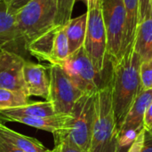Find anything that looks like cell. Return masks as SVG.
I'll return each mask as SVG.
<instances>
[{
	"mask_svg": "<svg viewBox=\"0 0 152 152\" xmlns=\"http://www.w3.org/2000/svg\"><path fill=\"white\" fill-rule=\"evenodd\" d=\"M142 62L141 57L133 47L127 49L118 60H106L103 77L111 90L112 107L118 134L127 113L142 92L140 75Z\"/></svg>",
	"mask_w": 152,
	"mask_h": 152,
	"instance_id": "1",
	"label": "cell"
},
{
	"mask_svg": "<svg viewBox=\"0 0 152 152\" xmlns=\"http://www.w3.org/2000/svg\"><path fill=\"white\" fill-rule=\"evenodd\" d=\"M118 131L114 118L111 90L103 78L95 93V112L89 152H118Z\"/></svg>",
	"mask_w": 152,
	"mask_h": 152,
	"instance_id": "2",
	"label": "cell"
},
{
	"mask_svg": "<svg viewBox=\"0 0 152 152\" xmlns=\"http://www.w3.org/2000/svg\"><path fill=\"white\" fill-rule=\"evenodd\" d=\"M57 0H31L15 13L17 28L27 51L36 39L55 29Z\"/></svg>",
	"mask_w": 152,
	"mask_h": 152,
	"instance_id": "3",
	"label": "cell"
},
{
	"mask_svg": "<svg viewBox=\"0 0 152 152\" xmlns=\"http://www.w3.org/2000/svg\"><path fill=\"white\" fill-rule=\"evenodd\" d=\"M95 112V93L84 94L75 103L68 126L53 135L54 144L68 142L80 150L89 152Z\"/></svg>",
	"mask_w": 152,
	"mask_h": 152,
	"instance_id": "4",
	"label": "cell"
},
{
	"mask_svg": "<svg viewBox=\"0 0 152 152\" xmlns=\"http://www.w3.org/2000/svg\"><path fill=\"white\" fill-rule=\"evenodd\" d=\"M87 23L84 48L95 69L103 75L107 58V31L101 0H88Z\"/></svg>",
	"mask_w": 152,
	"mask_h": 152,
	"instance_id": "5",
	"label": "cell"
},
{
	"mask_svg": "<svg viewBox=\"0 0 152 152\" xmlns=\"http://www.w3.org/2000/svg\"><path fill=\"white\" fill-rule=\"evenodd\" d=\"M107 31V58L114 61L121 56L126 28V9L123 0H101Z\"/></svg>",
	"mask_w": 152,
	"mask_h": 152,
	"instance_id": "6",
	"label": "cell"
},
{
	"mask_svg": "<svg viewBox=\"0 0 152 152\" xmlns=\"http://www.w3.org/2000/svg\"><path fill=\"white\" fill-rule=\"evenodd\" d=\"M50 88L47 101L55 114H70L77 101L85 94L67 75L61 66L49 64Z\"/></svg>",
	"mask_w": 152,
	"mask_h": 152,
	"instance_id": "7",
	"label": "cell"
},
{
	"mask_svg": "<svg viewBox=\"0 0 152 152\" xmlns=\"http://www.w3.org/2000/svg\"><path fill=\"white\" fill-rule=\"evenodd\" d=\"M60 66L85 94L96 93L103 84V75L95 69L84 46L69 54Z\"/></svg>",
	"mask_w": 152,
	"mask_h": 152,
	"instance_id": "8",
	"label": "cell"
},
{
	"mask_svg": "<svg viewBox=\"0 0 152 152\" xmlns=\"http://www.w3.org/2000/svg\"><path fill=\"white\" fill-rule=\"evenodd\" d=\"M26 61L23 56L3 49L0 54V88L28 95L23 79V68Z\"/></svg>",
	"mask_w": 152,
	"mask_h": 152,
	"instance_id": "9",
	"label": "cell"
},
{
	"mask_svg": "<svg viewBox=\"0 0 152 152\" xmlns=\"http://www.w3.org/2000/svg\"><path fill=\"white\" fill-rule=\"evenodd\" d=\"M23 79L28 95L48 99L50 88L49 65L45 66L26 61L23 68Z\"/></svg>",
	"mask_w": 152,
	"mask_h": 152,
	"instance_id": "10",
	"label": "cell"
},
{
	"mask_svg": "<svg viewBox=\"0 0 152 152\" xmlns=\"http://www.w3.org/2000/svg\"><path fill=\"white\" fill-rule=\"evenodd\" d=\"M21 45L25 49L17 28L15 16L10 13L4 0H0V48L19 54L17 49Z\"/></svg>",
	"mask_w": 152,
	"mask_h": 152,
	"instance_id": "11",
	"label": "cell"
},
{
	"mask_svg": "<svg viewBox=\"0 0 152 152\" xmlns=\"http://www.w3.org/2000/svg\"><path fill=\"white\" fill-rule=\"evenodd\" d=\"M133 48L142 62L152 59V4L145 17L138 24Z\"/></svg>",
	"mask_w": 152,
	"mask_h": 152,
	"instance_id": "12",
	"label": "cell"
},
{
	"mask_svg": "<svg viewBox=\"0 0 152 152\" xmlns=\"http://www.w3.org/2000/svg\"><path fill=\"white\" fill-rule=\"evenodd\" d=\"M69 119V114H55L49 117L42 118H28V117H13L8 118L4 121L17 122L37 129L44 130L52 134L63 130L67 127Z\"/></svg>",
	"mask_w": 152,
	"mask_h": 152,
	"instance_id": "13",
	"label": "cell"
},
{
	"mask_svg": "<svg viewBox=\"0 0 152 152\" xmlns=\"http://www.w3.org/2000/svg\"><path fill=\"white\" fill-rule=\"evenodd\" d=\"M151 102L152 89L142 91L138 95L131 110L127 113L120 133L128 129H135L141 131L143 128L144 114Z\"/></svg>",
	"mask_w": 152,
	"mask_h": 152,
	"instance_id": "14",
	"label": "cell"
},
{
	"mask_svg": "<svg viewBox=\"0 0 152 152\" xmlns=\"http://www.w3.org/2000/svg\"><path fill=\"white\" fill-rule=\"evenodd\" d=\"M55 115L53 104L49 101L31 102L30 103L0 111V121H4L8 118L13 117H28V118H42Z\"/></svg>",
	"mask_w": 152,
	"mask_h": 152,
	"instance_id": "15",
	"label": "cell"
},
{
	"mask_svg": "<svg viewBox=\"0 0 152 152\" xmlns=\"http://www.w3.org/2000/svg\"><path fill=\"white\" fill-rule=\"evenodd\" d=\"M0 137L24 152H51L38 140L13 131L0 121Z\"/></svg>",
	"mask_w": 152,
	"mask_h": 152,
	"instance_id": "16",
	"label": "cell"
},
{
	"mask_svg": "<svg viewBox=\"0 0 152 152\" xmlns=\"http://www.w3.org/2000/svg\"><path fill=\"white\" fill-rule=\"evenodd\" d=\"M126 9V28L124 34V41L122 46L121 56L124 53L134 46V41L137 30L138 24L140 22L139 14V0H123Z\"/></svg>",
	"mask_w": 152,
	"mask_h": 152,
	"instance_id": "17",
	"label": "cell"
},
{
	"mask_svg": "<svg viewBox=\"0 0 152 152\" xmlns=\"http://www.w3.org/2000/svg\"><path fill=\"white\" fill-rule=\"evenodd\" d=\"M86 23H87V13L71 18L68 24L65 26L66 35L69 43V54L75 53L79 48L84 46L86 33Z\"/></svg>",
	"mask_w": 152,
	"mask_h": 152,
	"instance_id": "18",
	"label": "cell"
},
{
	"mask_svg": "<svg viewBox=\"0 0 152 152\" xmlns=\"http://www.w3.org/2000/svg\"><path fill=\"white\" fill-rule=\"evenodd\" d=\"M69 49L65 27H60L56 29L54 35L52 57L49 64L61 65L69 57Z\"/></svg>",
	"mask_w": 152,
	"mask_h": 152,
	"instance_id": "19",
	"label": "cell"
},
{
	"mask_svg": "<svg viewBox=\"0 0 152 152\" xmlns=\"http://www.w3.org/2000/svg\"><path fill=\"white\" fill-rule=\"evenodd\" d=\"M30 102L29 97L23 93L0 88V111L24 106Z\"/></svg>",
	"mask_w": 152,
	"mask_h": 152,
	"instance_id": "20",
	"label": "cell"
},
{
	"mask_svg": "<svg viewBox=\"0 0 152 152\" xmlns=\"http://www.w3.org/2000/svg\"><path fill=\"white\" fill-rule=\"evenodd\" d=\"M76 0H57V12L54 25L57 28L65 27L71 19Z\"/></svg>",
	"mask_w": 152,
	"mask_h": 152,
	"instance_id": "21",
	"label": "cell"
},
{
	"mask_svg": "<svg viewBox=\"0 0 152 152\" xmlns=\"http://www.w3.org/2000/svg\"><path fill=\"white\" fill-rule=\"evenodd\" d=\"M140 75L142 91L152 89V59L148 61L142 62Z\"/></svg>",
	"mask_w": 152,
	"mask_h": 152,
	"instance_id": "22",
	"label": "cell"
},
{
	"mask_svg": "<svg viewBox=\"0 0 152 152\" xmlns=\"http://www.w3.org/2000/svg\"><path fill=\"white\" fill-rule=\"evenodd\" d=\"M140 131L135 129H128L124 132H121L118 135V146L119 152L121 150L129 149L130 146L136 140V137Z\"/></svg>",
	"mask_w": 152,
	"mask_h": 152,
	"instance_id": "23",
	"label": "cell"
},
{
	"mask_svg": "<svg viewBox=\"0 0 152 152\" xmlns=\"http://www.w3.org/2000/svg\"><path fill=\"white\" fill-rule=\"evenodd\" d=\"M51 152H86L79 148L76 147L75 145L68 142H61L60 143L54 144V148L51 150Z\"/></svg>",
	"mask_w": 152,
	"mask_h": 152,
	"instance_id": "24",
	"label": "cell"
},
{
	"mask_svg": "<svg viewBox=\"0 0 152 152\" xmlns=\"http://www.w3.org/2000/svg\"><path fill=\"white\" fill-rule=\"evenodd\" d=\"M31 0H4L8 11L10 12V13L15 15V13L20 11L22 7H24L28 2H30Z\"/></svg>",
	"mask_w": 152,
	"mask_h": 152,
	"instance_id": "25",
	"label": "cell"
},
{
	"mask_svg": "<svg viewBox=\"0 0 152 152\" xmlns=\"http://www.w3.org/2000/svg\"><path fill=\"white\" fill-rule=\"evenodd\" d=\"M144 136H145V130L144 128H142L138 134L134 142L130 146V148L127 150L126 152H142L144 143Z\"/></svg>",
	"mask_w": 152,
	"mask_h": 152,
	"instance_id": "26",
	"label": "cell"
},
{
	"mask_svg": "<svg viewBox=\"0 0 152 152\" xmlns=\"http://www.w3.org/2000/svg\"><path fill=\"white\" fill-rule=\"evenodd\" d=\"M143 128L146 132L152 133V102L148 107L143 118Z\"/></svg>",
	"mask_w": 152,
	"mask_h": 152,
	"instance_id": "27",
	"label": "cell"
},
{
	"mask_svg": "<svg viewBox=\"0 0 152 152\" xmlns=\"http://www.w3.org/2000/svg\"><path fill=\"white\" fill-rule=\"evenodd\" d=\"M0 152H24L0 137Z\"/></svg>",
	"mask_w": 152,
	"mask_h": 152,
	"instance_id": "28",
	"label": "cell"
},
{
	"mask_svg": "<svg viewBox=\"0 0 152 152\" xmlns=\"http://www.w3.org/2000/svg\"><path fill=\"white\" fill-rule=\"evenodd\" d=\"M151 4V0H139V14L140 21L145 17L150 5Z\"/></svg>",
	"mask_w": 152,
	"mask_h": 152,
	"instance_id": "29",
	"label": "cell"
},
{
	"mask_svg": "<svg viewBox=\"0 0 152 152\" xmlns=\"http://www.w3.org/2000/svg\"><path fill=\"white\" fill-rule=\"evenodd\" d=\"M142 152H152V133L145 131L144 143Z\"/></svg>",
	"mask_w": 152,
	"mask_h": 152,
	"instance_id": "30",
	"label": "cell"
},
{
	"mask_svg": "<svg viewBox=\"0 0 152 152\" xmlns=\"http://www.w3.org/2000/svg\"><path fill=\"white\" fill-rule=\"evenodd\" d=\"M77 1H80V2H83L86 5H87V4H88V0H76V2Z\"/></svg>",
	"mask_w": 152,
	"mask_h": 152,
	"instance_id": "31",
	"label": "cell"
},
{
	"mask_svg": "<svg viewBox=\"0 0 152 152\" xmlns=\"http://www.w3.org/2000/svg\"><path fill=\"white\" fill-rule=\"evenodd\" d=\"M2 51H3V49H2V48H0V54H1V53H2Z\"/></svg>",
	"mask_w": 152,
	"mask_h": 152,
	"instance_id": "32",
	"label": "cell"
},
{
	"mask_svg": "<svg viewBox=\"0 0 152 152\" xmlns=\"http://www.w3.org/2000/svg\"><path fill=\"white\" fill-rule=\"evenodd\" d=\"M151 4H152V0H151Z\"/></svg>",
	"mask_w": 152,
	"mask_h": 152,
	"instance_id": "33",
	"label": "cell"
}]
</instances>
